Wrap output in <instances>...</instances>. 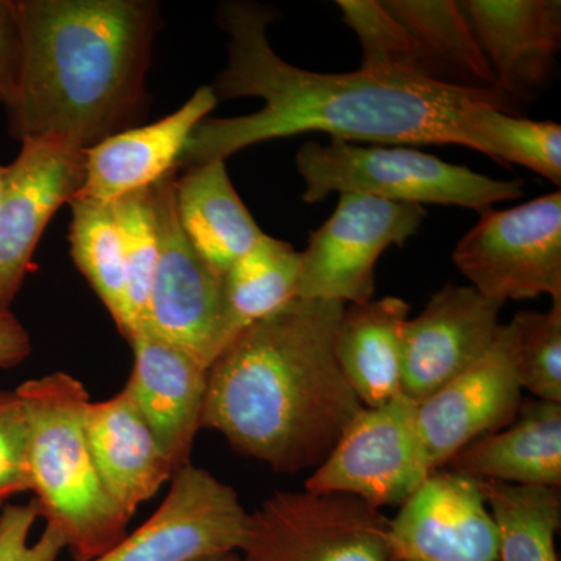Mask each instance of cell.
<instances>
[{"mask_svg": "<svg viewBox=\"0 0 561 561\" xmlns=\"http://www.w3.org/2000/svg\"><path fill=\"white\" fill-rule=\"evenodd\" d=\"M119 228L127 275V317L130 337L146 316L147 301L157 271L160 239L150 190L133 192L110 203Z\"/></svg>", "mask_w": 561, "mask_h": 561, "instance_id": "28", "label": "cell"}, {"mask_svg": "<svg viewBox=\"0 0 561 561\" xmlns=\"http://www.w3.org/2000/svg\"><path fill=\"white\" fill-rule=\"evenodd\" d=\"M31 491L28 427L16 391H0V505Z\"/></svg>", "mask_w": 561, "mask_h": 561, "instance_id": "31", "label": "cell"}, {"mask_svg": "<svg viewBox=\"0 0 561 561\" xmlns=\"http://www.w3.org/2000/svg\"><path fill=\"white\" fill-rule=\"evenodd\" d=\"M205 561H243L241 553L234 552V553H225V556L219 557H213V559H208Z\"/></svg>", "mask_w": 561, "mask_h": 561, "instance_id": "35", "label": "cell"}, {"mask_svg": "<svg viewBox=\"0 0 561 561\" xmlns=\"http://www.w3.org/2000/svg\"><path fill=\"white\" fill-rule=\"evenodd\" d=\"M423 206L341 194L330 219L302 251L297 298L360 305L375 295L376 262L419 232Z\"/></svg>", "mask_w": 561, "mask_h": 561, "instance_id": "10", "label": "cell"}, {"mask_svg": "<svg viewBox=\"0 0 561 561\" xmlns=\"http://www.w3.org/2000/svg\"><path fill=\"white\" fill-rule=\"evenodd\" d=\"M70 254L121 334L127 335V275L119 228L106 203L73 198L69 203Z\"/></svg>", "mask_w": 561, "mask_h": 561, "instance_id": "26", "label": "cell"}, {"mask_svg": "<svg viewBox=\"0 0 561 561\" xmlns=\"http://www.w3.org/2000/svg\"><path fill=\"white\" fill-rule=\"evenodd\" d=\"M175 181L173 171L150 187L160 254L139 328L171 343L208 370L231 342L224 276L206 264L184 234L176 213Z\"/></svg>", "mask_w": 561, "mask_h": 561, "instance_id": "6", "label": "cell"}, {"mask_svg": "<svg viewBox=\"0 0 561 561\" xmlns=\"http://www.w3.org/2000/svg\"><path fill=\"white\" fill-rule=\"evenodd\" d=\"M135 364L125 391L160 442L173 470L191 463L202 430L208 370L147 330L130 337Z\"/></svg>", "mask_w": 561, "mask_h": 561, "instance_id": "17", "label": "cell"}, {"mask_svg": "<svg viewBox=\"0 0 561 561\" xmlns=\"http://www.w3.org/2000/svg\"><path fill=\"white\" fill-rule=\"evenodd\" d=\"M522 402L512 327L501 324L481 359L416 404L421 438L434 471L445 468L470 443L512 423Z\"/></svg>", "mask_w": 561, "mask_h": 561, "instance_id": "15", "label": "cell"}, {"mask_svg": "<svg viewBox=\"0 0 561 561\" xmlns=\"http://www.w3.org/2000/svg\"><path fill=\"white\" fill-rule=\"evenodd\" d=\"M481 482L497 527L500 561H559L560 489Z\"/></svg>", "mask_w": 561, "mask_h": 561, "instance_id": "25", "label": "cell"}, {"mask_svg": "<svg viewBox=\"0 0 561 561\" xmlns=\"http://www.w3.org/2000/svg\"><path fill=\"white\" fill-rule=\"evenodd\" d=\"M217 103L213 88H198L169 116L116 133L84 150V179L76 198L110 205L124 195L150 190L180 168L191 133Z\"/></svg>", "mask_w": 561, "mask_h": 561, "instance_id": "16", "label": "cell"}, {"mask_svg": "<svg viewBox=\"0 0 561 561\" xmlns=\"http://www.w3.org/2000/svg\"><path fill=\"white\" fill-rule=\"evenodd\" d=\"M21 33L14 0H0V103L9 105L16 91Z\"/></svg>", "mask_w": 561, "mask_h": 561, "instance_id": "33", "label": "cell"}, {"mask_svg": "<svg viewBox=\"0 0 561 561\" xmlns=\"http://www.w3.org/2000/svg\"><path fill=\"white\" fill-rule=\"evenodd\" d=\"M448 87L500 90L470 21L454 0H382Z\"/></svg>", "mask_w": 561, "mask_h": 561, "instance_id": "23", "label": "cell"}, {"mask_svg": "<svg viewBox=\"0 0 561 561\" xmlns=\"http://www.w3.org/2000/svg\"><path fill=\"white\" fill-rule=\"evenodd\" d=\"M393 561H500L497 527L482 482L432 472L390 519Z\"/></svg>", "mask_w": 561, "mask_h": 561, "instance_id": "13", "label": "cell"}, {"mask_svg": "<svg viewBox=\"0 0 561 561\" xmlns=\"http://www.w3.org/2000/svg\"><path fill=\"white\" fill-rule=\"evenodd\" d=\"M39 513L35 501L27 505H9L0 515V561H57L65 540L46 526L43 535L31 542V531Z\"/></svg>", "mask_w": 561, "mask_h": 561, "instance_id": "32", "label": "cell"}, {"mask_svg": "<svg viewBox=\"0 0 561 561\" xmlns=\"http://www.w3.org/2000/svg\"><path fill=\"white\" fill-rule=\"evenodd\" d=\"M337 5L343 22L359 38L364 51L360 69L443 84L416 41L387 13L379 0H339Z\"/></svg>", "mask_w": 561, "mask_h": 561, "instance_id": "27", "label": "cell"}, {"mask_svg": "<svg viewBox=\"0 0 561 561\" xmlns=\"http://www.w3.org/2000/svg\"><path fill=\"white\" fill-rule=\"evenodd\" d=\"M305 181L302 202L319 203L330 194H360L411 205L490 209L518 201L523 180H494L402 146H357L331 139L328 146L308 142L295 157Z\"/></svg>", "mask_w": 561, "mask_h": 561, "instance_id": "5", "label": "cell"}, {"mask_svg": "<svg viewBox=\"0 0 561 561\" xmlns=\"http://www.w3.org/2000/svg\"><path fill=\"white\" fill-rule=\"evenodd\" d=\"M16 393L27 419L31 491L39 516L61 535L73 559H99L124 540L130 519L110 500L92 460L84 435L90 393L65 371L25 381Z\"/></svg>", "mask_w": 561, "mask_h": 561, "instance_id": "4", "label": "cell"}, {"mask_svg": "<svg viewBox=\"0 0 561 561\" xmlns=\"http://www.w3.org/2000/svg\"><path fill=\"white\" fill-rule=\"evenodd\" d=\"M511 327L519 386L537 400L561 402V300L546 312L516 313Z\"/></svg>", "mask_w": 561, "mask_h": 561, "instance_id": "30", "label": "cell"}, {"mask_svg": "<svg viewBox=\"0 0 561 561\" xmlns=\"http://www.w3.org/2000/svg\"><path fill=\"white\" fill-rule=\"evenodd\" d=\"M158 511L91 561H205L241 551L250 513L232 486L187 463Z\"/></svg>", "mask_w": 561, "mask_h": 561, "instance_id": "11", "label": "cell"}, {"mask_svg": "<svg viewBox=\"0 0 561 561\" xmlns=\"http://www.w3.org/2000/svg\"><path fill=\"white\" fill-rule=\"evenodd\" d=\"M31 335L10 312H0V368H11L27 359Z\"/></svg>", "mask_w": 561, "mask_h": 561, "instance_id": "34", "label": "cell"}, {"mask_svg": "<svg viewBox=\"0 0 561 561\" xmlns=\"http://www.w3.org/2000/svg\"><path fill=\"white\" fill-rule=\"evenodd\" d=\"M345 305L295 298L251 324L206 376L202 430L273 471H313L364 409L335 356Z\"/></svg>", "mask_w": 561, "mask_h": 561, "instance_id": "2", "label": "cell"}, {"mask_svg": "<svg viewBox=\"0 0 561 561\" xmlns=\"http://www.w3.org/2000/svg\"><path fill=\"white\" fill-rule=\"evenodd\" d=\"M445 468L479 481L561 485V402L523 401L507 426L470 443Z\"/></svg>", "mask_w": 561, "mask_h": 561, "instance_id": "20", "label": "cell"}, {"mask_svg": "<svg viewBox=\"0 0 561 561\" xmlns=\"http://www.w3.org/2000/svg\"><path fill=\"white\" fill-rule=\"evenodd\" d=\"M479 125L489 142L491 160L524 165L560 187V124L524 119L490 106L479 114Z\"/></svg>", "mask_w": 561, "mask_h": 561, "instance_id": "29", "label": "cell"}, {"mask_svg": "<svg viewBox=\"0 0 561 561\" xmlns=\"http://www.w3.org/2000/svg\"><path fill=\"white\" fill-rule=\"evenodd\" d=\"M3 173H5V165H0V195H2Z\"/></svg>", "mask_w": 561, "mask_h": 561, "instance_id": "36", "label": "cell"}, {"mask_svg": "<svg viewBox=\"0 0 561 561\" xmlns=\"http://www.w3.org/2000/svg\"><path fill=\"white\" fill-rule=\"evenodd\" d=\"M434 472L416 404L405 397L364 408L306 479L305 489L357 497L381 511L402 505Z\"/></svg>", "mask_w": 561, "mask_h": 561, "instance_id": "9", "label": "cell"}, {"mask_svg": "<svg viewBox=\"0 0 561 561\" xmlns=\"http://www.w3.org/2000/svg\"><path fill=\"white\" fill-rule=\"evenodd\" d=\"M278 11L254 2L220 7L228 61L210 84L216 98H257L264 106L239 117H206L180 165L225 161L247 147L301 133L381 146H461L490 157L479 127L482 110L519 114L523 101L501 90H465L400 73H324L290 65L273 50L267 28Z\"/></svg>", "mask_w": 561, "mask_h": 561, "instance_id": "1", "label": "cell"}, {"mask_svg": "<svg viewBox=\"0 0 561 561\" xmlns=\"http://www.w3.org/2000/svg\"><path fill=\"white\" fill-rule=\"evenodd\" d=\"M497 88L518 101L551 77L561 49L560 0H463Z\"/></svg>", "mask_w": 561, "mask_h": 561, "instance_id": "18", "label": "cell"}, {"mask_svg": "<svg viewBox=\"0 0 561 561\" xmlns=\"http://www.w3.org/2000/svg\"><path fill=\"white\" fill-rule=\"evenodd\" d=\"M175 203L184 234L221 276L265 236L232 186L225 161L191 165L176 176Z\"/></svg>", "mask_w": 561, "mask_h": 561, "instance_id": "22", "label": "cell"}, {"mask_svg": "<svg viewBox=\"0 0 561 561\" xmlns=\"http://www.w3.org/2000/svg\"><path fill=\"white\" fill-rule=\"evenodd\" d=\"M453 261L491 300H561V192L511 209H485Z\"/></svg>", "mask_w": 561, "mask_h": 561, "instance_id": "8", "label": "cell"}, {"mask_svg": "<svg viewBox=\"0 0 561 561\" xmlns=\"http://www.w3.org/2000/svg\"><path fill=\"white\" fill-rule=\"evenodd\" d=\"M390 519L342 493L278 491L250 513L243 561H393Z\"/></svg>", "mask_w": 561, "mask_h": 561, "instance_id": "7", "label": "cell"}, {"mask_svg": "<svg viewBox=\"0 0 561 561\" xmlns=\"http://www.w3.org/2000/svg\"><path fill=\"white\" fill-rule=\"evenodd\" d=\"M21 33L14 139L61 136L88 150L138 125L160 28L151 0H14Z\"/></svg>", "mask_w": 561, "mask_h": 561, "instance_id": "3", "label": "cell"}, {"mask_svg": "<svg viewBox=\"0 0 561 561\" xmlns=\"http://www.w3.org/2000/svg\"><path fill=\"white\" fill-rule=\"evenodd\" d=\"M301 254L289 242L265 234L224 275L231 341L251 324L297 298Z\"/></svg>", "mask_w": 561, "mask_h": 561, "instance_id": "24", "label": "cell"}, {"mask_svg": "<svg viewBox=\"0 0 561 561\" xmlns=\"http://www.w3.org/2000/svg\"><path fill=\"white\" fill-rule=\"evenodd\" d=\"M504 302L446 284L402 334L401 394L415 404L476 364L500 332Z\"/></svg>", "mask_w": 561, "mask_h": 561, "instance_id": "14", "label": "cell"}, {"mask_svg": "<svg viewBox=\"0 0 561 561\" xmlns=\"http://www.w3.org/2000/svg\"><path fill=\"white\" fill-rule=\"evenodd\" d=\"M0 195V312H10L47 224L79 194L84 150L61 136L22 140Z\"/></svg>", "mask_w": 561, "mask_h": 561, "instance_id": "12", "label": "cell"}, {"mask_svg": "<svg viewBox=\"0 0 561 561\" xmlns=\"http://www.w3.org/2000/svg\"><path fill=\"white\" fill-rule=\"evenodd\" d=\"M411 305L400 297L345 305L335 356L351 390L364 408L401 397L402 334Z\"/></svg>", "mask_w": 561, "mask_h": 561, "instance_id": "21", "label": "cell"}, {"mask_svg": "<svg viewBox=\"0 0 561 561\" xmlns=\"http://www.w3.org/2000/svg\"><path fill=\"white\" fill-rule=\"evenodd\" d=\"M84 435L110 500L128 519L175 474L125 390L105 401H90L84 411Z\"/></svg>", "mask_w": 561, "mask_h": 561, "instance_id": "19", "label": "cell"}]
</instances>
